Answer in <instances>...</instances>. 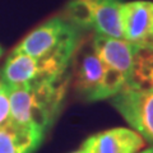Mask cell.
<instances>
[{
  "label": "cell",
  "mask_w": 153,
  "mask_h": 153,
  "mask_svg": "<svg viewBox=\"0 0 153 153\" xmlns=\"http://www.w3.org/2000/svg\"><path fill=\"white\" fill-rule=\"evenodd\" d=\"M70 75L38 79L28 84L7 87L12 121L46 133L64 105Z\"/></svg>",
  "instance_id": "cell-1"
},
{
  "label": "cell",
  "mask_w": 153,
  "mask_h": 153,
  "mask_svg": "<svg viewBox=\"0 0 153 153\" xmlns=\"http://www.w3.org/2000/svg\"><path fill=\"white\" fill-rule=\"evenodd\" d=\"M82 30L66 17H54L35 28L13 51L33 57L63 56L74 59L79 49Z\"/></svg>",
  "instance_id": "cell-2"
},
{
  "label": "cell",
  "mask_w": 153,
  "mask_h": 153,
  "mask_svg": "<svg viewBox=\"0 0 153 153\" xmlns=\"http://www.w3.org/2000/svg\"><path fill=\"white\" fill-rule=\"evenodd\" d=\"M92 47L103 68V100L125 88L130 76L137 47L121 38L94 35Z\"/></svg>",
  "instance_id": "cell-3"
},
{
  "label": "cell",
  "mask_w": 153,
  "mask_h": 153,
  "mask_svg": "<svg viewBox=\"0 0 153 153\" xmlns=\"http://www.w3.org/2000/svg\"><path fill=\"white\" fill-rule=\"evenodd\" d=\"M121 0H70L65 16L80 30H92L96 35L123 38Z\"/></svg>",
  "instance_id": "cell-4"
},
{
  "label": "cell",
  "mask_w": 153,
  "mask_h": 153,
  "mask_svg": "<svg viewBox=\"0 0 153 153\" xmlns=\"http://www.w3.org/2000/svg\"><path fill=\"white\" fill-rule=\"evenodd\" d=\"M71 61L73 59L63 56L33 57L12 51L0 70V80L5 87H17L38 79L59 76L69 71Z\"/></svg>",
  "instance_id": "cell-5"
},
{
  "label": "cell",
  "mask_w": 153,
  "mask_h": 153,
  "mask_svg": "<svg viewBox=\"0 0 153 153\" xmlns=\"http://www.w3.org/2000/svg\"><path fill=\"white\" fill-rule=\"evenodd\" d=\"M111 102L129 125L153 144V92L124 88L111 97Z\"/></svg>",
  "instance_id": "cell-6"
},
{
  "label": "cell",
  "mask_w": 153,
  "mask_h": 153,
  "mask_svg": "<svg viewBox=\"0 0 153 153\" xmlns=\"http://www.w3.org/2000/svg\"><path fill=\"white\" fill-rule=\"evenodd\" d=\"M123 38L135 47H153V3L147 0L123 3Z\"/></svg>",
  "instance_id": "cell-7"
},
{
  "label": "cell",
  "mask_w": 153,
  "mask_h": 153,
  "mask_svg": "<svg viewBox=\"0 0 153 153\" xmlns=\"http://www.w3.org/2000/svg\"><path fill=\"white\" fill-rule=\"evenodd\" d=\"M74 87L85 101L103 100V68L92 44L89 49L80 51L76 59Z\"/></svg>",
  "instance_id": "cell-8"
},
{
  "label": "cell",
  "mask_w": 153,
  "mask_h": 153,
  "mask_svg": "<svg viewBox=\"0 0 153 153\" xmlns=\"http://www.w3.org/2000/svg\"><path fill=\"white\" fill-rule=\"evenodd\" d=\"M144 144L146 140L135 130L114 128L85 139L80 151L83 153H139Z\"/></svg>",
  "instance_id": "cell-9"
},
{
  "label": "cell",
  "mask_w": 153,
  "mask_h": 153,
  "mask_svg": "<svg viewBox=\"0 0 153 153\" xmlns=\"http://www.w3.org/2000/svg\"><path fill=\"white\" fill-rule=\"evenodd\" d=\"M45 134L32 128L8 123L0 128V153H33Z\"/></svg>",
  "instance_id": "cell-10"
},
{
  "label": "cell",
  "mask_w": 153,
  "mask_h": 153,
  "mask_svg": "<svg viewBox=\"0 0 153 153\" xmlns=\"http://www.w3.org/2000/svg\"><path fill=\"white\" fill-rule=\"evenodd\" d=\"M125 88L153 92V47H137Z\"/></svg>",
  "instance_id": "cell-11"
},
{
  "label": "cell",
  "mask_w": 153,
  "mask_h": 153,
  "mask_svg": "<svg viewBox=\"0 0 153 153\" xmlns=\"http://www.w3.org/2000/svg\"><path fill=\"white\" fill-rule=\"evenodd\" d=\"M12 121L10 116V105H9V97L7 87L3 84L0 88V128L7 125L8 123Z\"/></svg>",
  "instance_id": "cell-12"
},
{
  "label": "cell",
  "mask_w": 153,
  "mask_h": 153,
  "mask_svg": "<svg viewBox=\"0 0 153 153\" xmlns=\"http://www.w3.org/2000/svg\"><path fill=\"white\" fill-rule=\"evenodd\" d=\"M139 153H153V146L149 147V148H147V149H144V151L139 152Z\"/></svg>",
  "instance_id": "cell-13"
},
{
  "label": "cell",
  "mask_w": 153,
  "mask_h": 153,
  "mask_svg": "<svg viewBox=\"0 0 153 153\" xmlns=\"http://www.w3.org/2000/svg\"><path fill=\"white\" fill-rule=\"evenodd\" d=\"M1 55H3V47L0 46V56H1Z\"/></svg>",
  "instance_id": "cell-14"
},
{
  "label": "cell",
  "mask_w": 153,
  "mask_h": 153,
  "mask_svg": "<svg viewBox=\"0 0 153 153\" xmlns=\"http://www.w3.org/2000/svg\"><path fill=\"white\" fill-rule=\"evenodd\" d=\"M71 153H83L82 151H76V152H71Z\"/></svg>",
  "instance_id": "cell-15"
},
{
  "label": "cell",
  "mask_w": 153,
  "mask_h": 153,
  "mask_svg": "<svg viewBox=\"0 0 153 153\" xmlns=\"http://www.w3.org/2000/svg\"><path fill=\"white\" fill-rule=\"evenodd\" d=\"M3 87V83H1V80H0V88H1Z\"/></svg>",
  "instance_id": "cell-16"
}]
</instances>
